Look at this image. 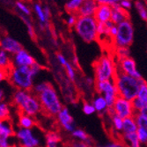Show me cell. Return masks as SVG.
I'll list each match as a JSON object with an SVG mask.
<instances>
[{
  "label": "cell",
  "instance_id": "obj_1",
  "mask_svg": "<svg viewBox=\"0 0 147 147\" xmlns=\"http://www.w3.org/2000/svg\"><path fill=\"white\" fill-rule=\"evenodd\" d=\"M12 103L17 107L21 114L28 115L34 118L43 112L38 96L31 91L16 89L12 94Z\"/></svg>",
  "mask_w": 147,
  "mask_h": 147
},
{
  "label": "cell",
  "instance_id": "obj_2",
  "mask_svg": "<svg viewBox=\"0 0 147 147\" xmlns=\"http://www.w3.org/2000/svg\"><path fill=\"white\" fill-rule=\"evenodd\" d=\"M114 81L116 85L119 96L132 101L138 97L140 86L145 80L144 78L138 79L131 76L117 71Z\"/></svg>",
  "mask_w": 147,
  "mask_h": 147
},
{
  "label": "cell",
  "instance_id": "obj_3",
  "mask_svg": "<svg viewBox=\"0 0 147 147\" xmlns=\"http://www.w3.org/2000/svg\"><path fill=\"white\" fill-rule=\"evenodd\" d=\"M34 78L30 67H12L8 73L10 83L18 90L32 91Z\"/></svg>",
  "mask_w": 147,
  "mask_h": 147
},
{
  "label": "cell",
  "instance_id": "obj_4",
  "mask_svg": "<svg viewBox=\"0 0 147 147\" xmlns=\"http://www.w3.org/2000/svg\"><path fill=\"white\" fill-rule=\"evenodd\" d=\"M38 99L42 104V111L50 116H57L63 108L58 92L52 85L40 93Z\"/></svg>",
  "mask_w": 147,
  "mask_h": 147
},
{
  "label": "cell",
  "instance_id": "obj_5",
  "mask_svg": "<svg viewBox=\"0 0 147 147\" xmlns=\"http://www.w3.org/2000/svg\"><path fill=\"white\" fill-rule=\"evenodd\" d=\"M74 28L78 35L86 43L95 42L98 39V22L94 17H79Z\"/></svg>",
  "mask_w": 147,
  "mask_h": 147
},
{
  "label": "cell",
  "instance_id": "obj_6",
  "mask_svg": "<svg viewBox=\"0 0 147 147\" xmlns=\"http://www.w3.org/2000/svg\"><path fill=\"white\" fill-rule=\"evenodd\" d=\"M95 81L115 80L117 74V67L113 59L108 56H102L93 65Z\"/></svg>",
  "mask_w": 147,
  "mask_h": 147
},
{
  "label": "cell",
  "instance_id": "obj_7",
  "mask_svg": "<svg viewBox=\"0 0 147 147\" xmlns=\"http://www.w3.org/2000/svg\"><path fill=\"white\" fill-rule=\"evenodd\" d=\"M117 26L118 33L114 39L115 45L117 49L129 48L134 40V28L131 22L129 20H126L117 25Z\"/></svg>",
  "mask_w": 147,
  "mask_h": 147
},
{
  "label": "cell",
  "instance_id": "obj_8",
  "mask_svg": "<svg viewBox=\"0 0 147 147\" xmlns=\"http://www.w3.org/2000/svg\"><path fill=\"white\" fill-rule=\"evenodd\" d=\"M94 89L98 94L102 95L109 108L111 109L116 99L119 97V92L116 85L114 80H108V81H96L94 85Z\"/></svg>",
  "mask_w": 147,
  "mask_h": 147
},
{
  "label": "cell",
  "instance_id": "obj_9",
  "mask_svg": "<svg viewBox=\"0 0 147 147\" xmlns=\"http://www.w3.org/2000/svg\"><path fill=\"white\" fill-rule=\"evenodd\" d=\"M15 138L20 147H41L42 145V139L34 129L18 128L15 131Z\"/></svg>",
  "mask_w": 147,
  "mask_h": 147
},
{
  "label": "cell",
  "instance_id": "obj_10",
  "mask_svg": "<svg viewBox=\"0 0 147 147\" xmlns=\"http://www.w3.org/2000/svg\"><path fill=\"white\" fill-rule=\"evenodd\" d=\"M110 112L114 113L115 115L120 116L123 119L136 115V112L133 109L132 102L120 96L116 99L112 109H110Z\"/></svg>",
  "mask_w": 147,
  "mask_h": 147
},
{
  "label": "cell",
  "instance_id": "obj_11",
  "mask_svg": "<svg viewBox=\"0 0 147 147\" xmlns=\"http://www.w3.org/2000/svg\"><path fill=\"white\" fill-rule=\"evenodd\" d=\"M116 67H117L118 72L124 73L126 75L131 76V77L138 78V79L144 78L142 77V74L137 68V63H136L135 60L131 58L130 57L123 58V59H119Z\"/></svg>",
  "mask_w": 147,
  "mask_h": 147
},
{
  "label": "cell",
  "instance_id": "obj_12",
  "mask_svg": "<svg viewBox=\"0 0 147 147\" xmlns=\"http://www.w3.org/2000/svg\"><path fill=\"white\" fill-rule=\"evenodd\" d=\"M56 117H57V122L58 125L65 132L71 134V133L76 129L75 120L67 107H63Z\"/></svg>",
  "mask_w": 147,
  "mask_h": 147
},
{
  "label": "cell",
  "instance_id": "obj_13",
  "mask_svg": "<svg viewBox=\"0 0 147 147\" xmlns=\"http://www.w3.org/2000/svg\"><path fill=\"white\" fill-rule=\"evenodd\" d=\"M34 63H36L35 59L24 49L11 57L12 67H31Z\"/></svg>",
  "mask_w": 147,
  "mask_h": 147
},
{
  "label": "cell",
  "instance_id": "obj_14",
  "mask_svg": "<svg viewBox=\"0 0 147 147\" xmlns=\"http://www.w3.org/2000/svg\"><path fill=\"white\" fill-rule=\"evenodd\" d=\"M0 48L11 56L15 55L16 53L23 49L22 45L17 40L9 35H3L1 37V39H0Z\"/></svg>",
  "mask_w": 147,
  "mask_h": 147
},
{
  "label": "cell",
  "instance_id": "obj_15",
  "mask_svg": "<svg viewBox=\"0 0 147 147\" xmlns=\"http://www.w3.org/2000/svg\"><path fill=\"white\" fill-rule=\"evenodd\" d=\"M112 16V7L107 5H100L95 11L94 19L98 23H107L111 20Z\"/></svg>",
  "mask_w": 147,
  "mask_h": 147
},
{
  "label": "cell",
  "instance_id": "obj_16",
  "mask_svg": "<svg viewBox=\"0 0 147 147\" xmlns=\"http://www.w3.org/2000/svg\"><path fill=\"white\" fill-rule=\"evenodd\" d=\"M96 0H85L78 9L79 17H93L97 9Z\"/></svg>",
  "mask_w": 147,
  "mask_h": 147
},
{
  "label": "cell",
  "instance_id": "obj_17",
  "mask_svg": "<svg viewBox=\"0 0 147 147\" xmlns=\"http://www.w3.org/2000/svg\"><path fill=\"white\" fill-rule=\"evenodd\" d=\"M92 103L94 107V109L96 110V113H98L100 115L105 116L106 115H109L110 109L109 108V105L107 103L105 98L100 95V94H97L93 97Z\"/></svg>",
  "mask_w": 147,
  "mask_h": 147
},
{
  "label": "cell",
  "instance_id": "obj_18",
  "mask_svg": "<svg viewBox=\"0 0 147 147\" xmlns=\"http://www.w3.org/2000/svg\"><path fill=\"white\" fill-rule=\"evenodd\" d=\"M62 137L57 131H49L44 138L45 147H61Z\"/></svg>",
  "mask_w": 147,
  "mask_h": 147
},
{
  "label": "cell",
  "instance_id": "obj_19",
  "mask_svg": "<svg viewBox=\"0 0 147 147\" xmlns=\"http://www.w3.org/2000/svg\"><path fill=\"white\" fill-rule=\"evenodd\" d=\"M15 131L16 130L14 129V127H13L10 118L0 121V133L1 134L7 138H12L13 137H15Z\"/></svg>",
  "mask_w": 147,
  "mask_h": 147
},
{
  "label": "cell",
  "instance_id": "obj_20",
  "mask_svg": "<svg viewBox=\"0 0 147 147\" xmlns=\"http://www.w3.org/2000/svg\"><path fill=\"white\" fill-rule=\"evenodd\" d=\"M120 141H122L126 147H141L137 133H130V134H122L120 137Z\"/></svg>",
  "mask_w": 147,
  "mask_h": 147
},
{
  "label": "cell",
  "instance_id": "obj_21",
  "mask_svg": "<svg viewBox=\"0 0 147 147\" xmlns=\"http://www.w3.org/2000/svg\"><path fill=\"white\" fill-rule=\"evenodd\" d=\"M128 20L127 16L123 11V8L118 5H115L112 7V16H111V21L115 25H119L120 23H122L123 21Z\"/></svg>",
  "mask_w": 147,
  "mask_h": 147
},
{
  "label": "cell",
  "instance_id": "obj_22",
  "mask_svg": "<svg viewBox=\"0 0 147 147\" xmlns=\"http://www.w3.org/2000/svg\"><path fill=\"white\" fill-rule=\"evenodd\" d=\"M35 119L30 115L21 114L18 117V126L22 129H34L35 126Z\"/></svg>",
  "mask_w": 147,
  "mask_h": 147
},
{
  "label": "cell",
  "instance_id": "obj_23",
  "mask_svg": "<svg viewBox=\"0 0 147 147\" xmlns=\"http://www.w3.org/2000/svg\"><path fill=\"white\" fill-rule=\"evenodd\" d=\"M109 117H110V123H111V126L113 130L117 133V134L120 135V137L123 134V119L121 118L120 116L115 115L114 113L109 111Z\"/></svg>",
  "mask_w": 147,
  "mask_h": 147
},
{
  "label": "cell",
  "instance_id": "obj_24",
  "mask_svg": "<svg viewBox=\"0 0 147 147\" xmlns=\"http://www.w3.org/2000/svg\"><path fill=\"white\" fill-rule=\"evenodd\" d=\"M138 123L135 116L128 117L123 119V134H130V133H137L138 131Z\"/></svg>",
  "mask_w": 147,
  "mask_h": 147
},
{
  "label": "cell",
  "instance_id": "obj_25",
  "mask_svg": "<svg viewBox=\"0 0 147 147\" xmlns=\"http://www.w3.org/2000/svg\"><path fill=\"white\" fill-rule=\"evenodd\" d=\"M11 68L12 63L10 54L0 48V69L9 71Z\"/></svg>",
  "mask_w": 147,
  "mask_h": 147
},
{
  "label": "cell",
  "instance_id": "obj_26",
  "mask_svg": "<svg viewBox=\"0 0 147 147\" xmlns=\"http://www.w3.org/2000/svg\"><path fill=\"white\" fill-rule=\"evenodd\" d=\"M71 136L74 140L77 141H81V142H92V139L90 138L89 135L87 134V132L84 130L83 129L76 128L71 133Z\"/></svg>",
  "mask_w": 147,
  "mask_h": 147
},
{
  "label": "cell",
  "instance_id": "obj_27",
  "mask_svg": "<svg viewBox=\"0 0 147 147\" xmlns=\"http://www.w3.org/2000/svg\"><path fill=\"white\" fill-rule=\"evenodd\" d=\"M34 11L36 12L37 17L39 18V20L41 22V26H48V18L46 17L43 8H42V6L39 4H35L34 5Z\"/></svg>",
  "mask_w": 147,
  "mask_h": 147
},
{
  "label": "cell",
  "instance_id": "obj_28",
  "mask_svg": "<svg viewBox=\"0 0 147 147\" xmlns=\"http://www.w3.org/2000/svg\"><path fill=\"white\" fill-rule=\"evenodd\" d=\"M11 115V107L5 101L0 102V121L9 119Z\"/></svg>",
  "mask_w": 147,
  "mask_h": 147
},
{
  "label": "cell",
  "instance_id": "obj_29",
  "mask_svg": "<svg viewBox=\"0 0 147 147\" xmlns=\"http://www.w3.org/2000/svg\"><path fill=\"white\" fill-rule=\"evenodd\" d=\"M64 71H65V73L67 75L68 78L70 79V81L71 82H75L76 79H77V73H76V70H75V67L72 65L71 63L68 62L66 63V65L64 66Z\"/></svg>",
  "mask_w": 147,
  "mask_h": 147
},
{
  "label": "cell",
  "instance_id": "obj_30",
  "mask_svg": "<svg viewBox=\"0 0 147 147\" xmlns=\"http://www.w3.org/2000/svg\"><path fill=\"white\" fill-rule=\"evenodd\" d=\"M51 84L49 82H46V81H42V82H39L37 84H34L33 90L31 91L33 93H34L35 95H39L40 93H42L43 91H45Z\"/></svg>",
  "mask_w": 147,
  "mask_h": 147
},
{
  "label": "cell",
  "instance_id": "obj_31",
  "mask_svg": "<svg viewBox=\"0 0 147 147\" xmlns=\"http://www.w3.org/2000/svg\"><path fill=\"white\" fill-rule=\"evenodd\" d=\"M84 1L85 0H70V1L66 4V9L69 11H78V9L82 5Z\"/></svg>",
  "mask_w": 147,
  "mask_h": 147
},
{
  "label": "cell",
  "instance_id": "obj_32",
  "mask_svg": "<svg viewBox=\"0 0 147 147\" xmlns=\"http://www.w3.org/2000/svg\"><path fill=\"white\" fill-rule=\"evenodd\" d=\"M138 98H139L142 101H144L147 105V83L146 81L141 84L138 93Z\"/></svg>",
  "mask_w": 147,
  "mask_h": 147
},
{
  "label": "cell",
  "instance_id": "obj_33",
  "mask_svg": "<svg viewBox=\"0 0 147 147\" xmlns=\"http://www.w3.org/2000/svg\"><path fill=\"white\" fill-rule=\"evenodd\" d=\"M136 121L138 123V127L141 129H143L145 133H147V118L142 116L139 114H136L135 115Z\"/></svg>",
  "mask_w": 147,
  "mask_h": 147
},
{
  "label": "cell",
  "instance_id": "obj_34",
  "mask_svg": "<svg viewBox=\"0 0 147 147\" xmlns=\"http://www.w3.org/2000/svg\"><path fill=\"white\" fill-rule=\"evenodd\" d=\"M82 111L86 115H92L96 113V110L92 102H84L82 105Z\"/></svg>",
  "mask_w": 147,
  "mask_h": 147
},
{
  "label": "cell",
  "instance_id": "obj_35",
  "mask_svg": "<svg viewBox=\"0 0 147 147\" xmlns=\"http://www.w3.org/2000/svg\"><path fill=\"white\" fill-rule=\"evenodd\" d=\"M66 147H93V144H92V142H81V141L72 140L68 144V145Z\"/></svg>",
  "mask_w": 147,
  "mask_h": 147
},
{
  "label": "cell",
  "instance_id": "obj_36",
  "mask_svg": "<svg viewBox=\"0 0 147 147\" xmlns=\"http://www.w3.org/2000/svg\"><path fill=\"white\" fill-rule=\"evenodd\" d=\"M135 5H136V8L138 10V13H139L140 17L144 20H146L147 21V11H146L144 5H143V3L140 2V1H137L136 4H135Z\"/></svg>",
  "mask_w": 147,
  "mask_h": 147
},
{
  "label": "cell",
  "instance_id": "obj_37",
  "mask_svg": "<svg viewBox=\"0 0 147 147\" xmlns=\"http://www.w3.org/2000/svg\"><path fill=\"white\" fill-rule=\"evenodd\" d=\"M132 106H133V109H134V110H135V112H136V114H138L144 107L146 105L144 101H142L139 98H135L134 100H133L132 101Z\"/></svg>",
  "mask_w": 147,
  "mask_h": 147
},
{
  "label": "cell",
  "instance_id": "obj_38",
  "mask_svg": "<svg viewBox=\"0 0 147 147\" xmlns=\"http://www.w3.org/2000/svg\"><path fill=\"white\" fill-rule=\"evenodd\" d=\"M11 138H7L5 136H4L3 134L0 133V147H11L13 144H11Z\"/></svg>",
  "mask_w": 147,
  "mask_h": 147
},
{
  "label": "cell",
  "instance_id": "obj_39",
  "mask_svg": "<svg viewBox=\"0 0 147 147\" xmlns=\"http://www.w3.org/2000/svg\"><path fill=\"white\" fill-rule=\"evenodd\" d=\"M137 135H138V138L142 144H147V133H145L143 129L138 128V131H137Z\"/></svg>",
  "mask_w": 147,
  "mask_h": 147
},
{
  "label": "cell",
  "instance_id": "obj_40",
  "mask_svg": "<svg viewBox=\"0 0 147 147\" xmlns=\"http://www.w3.org/2000/svg\"><path fill=\"white\" fill-rule=\"evenodd\" d=\"M97 147H126L122 141H112L106 143L102 145L97 146Z\"/></svg>",
  "mask_w": 147,
  "mask_h": 147
},
{
  "label": "cell",
  "instance_id": "obj_41",
  "mask_svg": "<svg viewBox=\"0 0 147 147\" xmlns=\"http://www.w3.org/2000/svg\"><path fill=\"white\" fill-rule=\"evenodd\" d=\"M118 49V57L119 59H123L126 57H129V48H121Z\"/></svg>",
  "mask_w": 147,
  "mask_h": 147
},
{
  "label": "cell",
  "instance_id": "obj_42",
  "mask_svg": "<svg viewBox=\"0 0 147 147\" xmlns=\"http://www.w3.org/2000/svg\"><path fill=\"white\" fill-rule=\"evenodd\" d=\"M16 6L18 7V9L19 10H20V11L21 12H23L25 15H29L30 14V10H29V8L26 6V5H24L23 3H21V2H20V1H18V2H16Z\"/></svg>",
  "mask_w": 147,
  "mask_h": 147
},
{
  "label": "cell",
  "instance_id": "obj_43",
  "mask_svg": "<svg viewBox=\"0 0 147 147\" xmlns=\"http://www.w3.org/2000/svg\"><path fill=\"white\" fill-rule=\"evenodd\" d=\"M30 69H31V71H32L34 76V77H37V76L40 74V72L42 71V65H41V64L38 63L36 62V63H34L31 66Z\"/></svg>",
  "mask_w": 147,
  "mask_h": 147
},
{
  "label": "cell",
  "instance_id": "obj_44",
  "mask_svg": "<svg viewBox=\"0 0 147 147\" xmlns=\"http://www.w3.org/2000/svg\"><path fill=\"white\" fill-rule=\"evenodd\" d=\"M21 18H22V20L25 21V23L26 24V26H28V31L29 35L34 39V28H33V26L31 25L29 20H28V19L25 18V17H23V16H21Z\"/></svg>",
  "mask_w": 147,
  "mask_h": 147
},
{
  "label": "cell",
  "instance_id": "obj_45",
  "mask_svg": "<svg viewBox=\"0 0 147 147\" xmlns=\"http://www.w3.org/2000/svg\"><path fill=\"white\" fill-rule=\"evenodd\" d=\"M122 0H96V2L100 5H115L121 2Z\"/></svg>",
  "mask_w": 147,
  "mask_h": 147
},
{
  "label": "cell",
  "instance_id": "obj_46",
  "mask_svg": "<svg viewBox=\"0 0 147 147\" xmlns=\"http://www.w3.org/2000/svg\"><path fill=\"white\" fill-rule=\"evenodd\" d=\"M57 62L59 63V64L61 66H63V67H64V66L66 65V63L69 62L67 59H66V57L62 54H57Z\"/></svg>",
  "mask_w": 147,
  "mask_h": 147
},
{
  "label": "cell",
  "instance_id": "obj_47",
  "mask_svg": "<svg viewBox=\"0 0 147 147\" xmlns=\"http://www.w3.org/2000/svg\"><path fill=\"white\" fill-rule=\"evenodd\" d=\"M117 33H118V26L117 25H114L113 26L109 28V36L111 38H115V36L117 35Z\"/></svg>",
  "mask_w": 147,
  "mask_h": 147
},
{
  "label": "cell",
  "instance_id": "obj_48",
  "mask_svg": "<svg viewBox=\"0 0 147 147\" xmlns=\"http://www.w3.org/2000/svg\"><path fill=\"white\" fill-rule=\"evenodd\" d=\"M8 73H9V71L0 69V83L4 82L5 79L8 78Z\"/></svg>",
  "mask_w": 147,
  "mask_h": 147
},
{
  "label": "cell",
  "instance_id": "obj_49",
  "mask_svg": "<svg viewBox=\"0 0 147 147\" xmlns=\"http://www.w3.org/2000/svg\"><path fill=\"white\" fill-rule=\"evenodd\" d=\"M120 6L123 9H129L131 7V2L129 0H122L120 2Z\"/></svg>",
  "mask_w": 147,
  "mask_h": 147
},
{
  "label": "cell",
  "instance_id": "obj_50",
  "mask_svg": "<svg viewBox=\"0 0 147 147\" xmlns=\"http://www.w3.org/2000/svg\"><path fill=\"white\" fill-rule=\"evenodd\" d=\"M77 20L78 19H76V17L74 15H70L67 19V24L70 26H75L76 23H77Z\"/></svg>",
  "mask_w": 147,
  "mask_h": 147
},
{
  "label": "cell",
  "instance_id": "obj_51",
  "mask_svg": "<svg viewBox=\"0 0 147 147\" xmlns=\"http://www.w3.org/2000/svg\"><path fill=\"white\" fill-rule=\"evenodd\" d=\"M5 100V92L0 86V102H4Z\"/></svg>",
  "mask_w": 147,
  "mask_h": 147
},
{
  "label": "cell",
  "instance_id": "obj_52",
  "mask_svg": "<svg viewBox=\"0 0 147 147\" xmlns=\"http://www.w3.org/2000/svg\"><path fill=\"white\" fill-rule=\"evenodd\" d=\"M138 114H139V115H141L142 116L147 118V105H145V106L144 107V108H143Z\"/></svg>",
  "mask_w": 147,
  "mask_h": 147
},
{
  "label": "cell",
  "instance_id": "obj_53",
  "mask_svg": "<svg viewBox=\"0 0 147 147\" xmlns=\"http://www.w3.org/2000/svg\"><path fill=\"white\" fill-rule=\"evenodd\" d=\"M43 11H44V13H45L46 17L49 19V16H50V11H49V8L46 6V7H44V8H43Z\"/></svg>",
  "mask_w": 147,
  "mask_h": 147
},
{
  "label": "cell",
  "instance_id": "obj_54",
  "mask_svg": "<svg viewBox=\"0 0 147 147\" xmlns=\"http://www.w3.org/2000/svg\"><path fill=\"white\" fill-rule=\"evenodd\" d=\"M2 36H3V35H2V34H1V30H0V39H1Z\"/></svg>",
  "mask_w": 147,
  "mask_h": 147
},
{
  "label": "cell",
  "instance_id": "obj_55",
  "mask_svg": "<svg viewBox=\"0 0 147 147\" xmlns=\"http://www.w3.org/2000/svg\"><path fill=\"white\" fill-rule=\"evenodd\" d=\"M11 147H18V146H16V145H12V146H11Z\"/></svg>",
  "mask_w": 147,
  "mask_h": 147
}]
</instances>
